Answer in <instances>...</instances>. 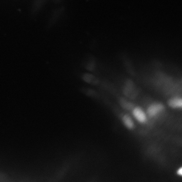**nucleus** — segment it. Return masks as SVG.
Masks as SVG:
<instances>
[{
  "label": "nucleus",
  "instance_id": "f257e3e1",
  "mask_svg": "<svg viewBox=\"0 0 182 182\" xmlns=\"http://www.w3.org/2000/svg\"><path fill=\"white\" fill-rule=\"evenodd\" d=\"M164 109L165 107L163 104L160 103H154L148 108L147 115L150 117H155L162 112Z\"/></svg>",
  "mask_w": 182,
  "mask_h": 182
},
{
  "label": "nucleus",
  "instance_id": "423d86ee",
  "mask_svg": "<svg viewBox=\"0 0 182 182\" xmlns=\"http://www.w3.org/2000/svg\"><path fill=\"white\" fill-rule=\"evenodd\" d=\"M94 66V63L93 62L89 63L88 65H87V68L89 70H93Z\"/></svg>",
  "mask_w": 182,
  "mask_h": 182
},
{
  "label": "nucleus",
  "instance_id": "39448f33",
  "mask_svg": "<svg viewBox=\"0 0 182 182\" xmlns=\"http://www.w3.org/2000/svg\"><path fill=\"white\" fill-rule=\"evenodd\" d=\"M83 79L86 82L94 84L98 83L99 81L94 76L90 74H85L83 76Z\"/></svg>",
  "mask_w": 182,
  "mask_h": 182
},
{
  "label": "nucleus",
  "instance_id": "0eeeda50",
  "mask_svg": "<svg viewBox=\"0 0 182 182\" xmlns=\"http://www.w3.org/2000/svg\"><path fill=\"white\" fill-rule=\"evenodd\" d=\"M177 174L179 176H181L182 175V169L181 167L179 168L177 171Z\"/></svg>",
  "mask_w": 182,
  "mask_h": 182
},
{
  "label": "nucleus",
  "instance_id": "7ed1b4c3",
  "mask_svg": "<svg viewBox=\"0 0 182 182\" xmlns=\"http://www.w3.org/2000/svg\"><path fill=\"white\" fill-rule=\"evenodd\" d=\"M168 104L169 106L173 109L181 108L182 106V99L178 97H172L169 100Z\"/></svg>",
  "mask_w": 182,
  "mask_h": 182
},
{
  "label": "nucleus",
  "instance_id": "f03ea898",
  "mask_svg": "<svg viewBox=\"0 0 182 182\" xmlns=\"http://www.w3.org/2000/svg\"><path fill=\"white\" fill-rule=\"evenodd\" d=\"M132 114L134 117L139 123H144L146 122L147 115L141 108L139 107H134L132 110Z\"/></svg>",
  "mask_w": 182,
  "mask_h": 182
},
{
  "label": "nucleus",
  "instance_id": "20e7f679",
  "mask_svg": "<svg viewBox=\"0 0 182 182\" xmlns=\"http://www.w3.org/2000/svg\"><path fill=\"white\" fill-rule=\"evenodd\" d=\"M122 120L123 124L126 128L130 130L134 129V123L130 115L128 114L124 115Z\"/></svg>",
  "mask_w": 182,
  "mask_h": 182
}]
</instances>
